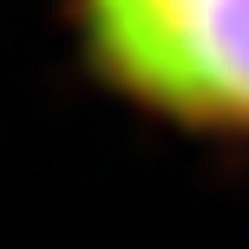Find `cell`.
<instances>
[{
	"label": "cell",
	"mask_w": 249,
	"mask_h": 249,
	"mask_svg": "<svg viewBox=\"0 0 249 249\" xmlns=\"http://www.w3.org/2000/svg\"><path fill=\"white\" fill-rule=\"evenodd\" d=\"M99 72L203 131H249V0H79Z\"/></svg>",
	"instance_id": "obj_1"
}]
</instances>
